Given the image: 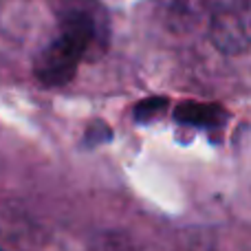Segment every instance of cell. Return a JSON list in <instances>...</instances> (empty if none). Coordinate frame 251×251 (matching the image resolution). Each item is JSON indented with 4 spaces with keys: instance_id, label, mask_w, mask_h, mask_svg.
Wrapping results in <instances>:
<instances>
[{
    "instance_id": "cell-3",
    "label": "cell",
    "mask_w": 251,
    "mask_h": 251,
    "mask_svg": "<svg viewBox=\"0 0 251 251\" xmlns=\"http://www.w3.org/2000/svg\"><path fill=\"white\" fill-rule=\"evenodd\" d=\"M174 122L194 130H218L227 122V110L207 101H183L174 108Z\"/></svg>"
},
{
    "instance_id": "cell-5",
    "label": "cell",
    "mask_w": 251,
    "mask_h": 251,
    "mask_svg": "<svg viewBox=\"0 0 251 251\" xmlns=\"http://www.w3.org/2000/svg\"><path fill=\"white\" fill-rule=\"evenodd\" d=\"M113 139V128L106 126L104 122H93L84 132V143L91 148H97L101 143H108Z\"/></svg>"
},
{
    "instance_id": "cell-4",
    "label": "cell",
    "mask_w": 251,
    "mask_h": 251,
    "mask_svg": "<svg viewBox=\"0 0 251 251\" xmlns=\"http://www.w3.org/2000/svg\"><path fill=\"white\" fill-rule=\"evenodd\" d=\"M168 108V100L165 97H148V100H141L132 110L134 122L139 124H150L154 119H159L161 115Z\"/></svg>"
},
{
    "instance_id": "cell-1",
    "label": "cell",
    "mask_w": 251,
    "mask_h": 251,
    "mask_svg": "<svg viewBox=\"0 0 251 251\" xmlns=\"http://www.w3.org/2000/svg\"><path fill=\"white\" fill-rule=\"evenodd\" d=\"M93 40H95V25L91 16L77 11L62 18L53 38L40 49L33 62V75L42 86L62 88L75 77L79 64L88 55Z\"/></svg>"
},
{
    "instance_id": "cell-2",
    "label": "cell",
    "mask_w": 251,
    "mask_h": 251,
    "mask_svg": "<svg viewBox=\"0 0 251 251\" xmlns=\"http://www.w3.org/2000/svg\"><path fill=\"white\" fill-rule=\"evenodd\" d=\"M209 38L218 51L240 55L249 47V0H216Z\"/></svg>"
},
{
    "instance_id": "cell-6",
    "label": "cell",
    "mask_w": 251,
    "mask_h": 251,
    "mask_svg": "<svg viewBox=\"0 0 251 251\" xmlns=\"http://www.w3.org/2000/svg\"><path fill=\"white\" fill-rule=\"evenodd\" d=\"M0 251H4V249H0Z\"/></svg>"
}]
</instances>
